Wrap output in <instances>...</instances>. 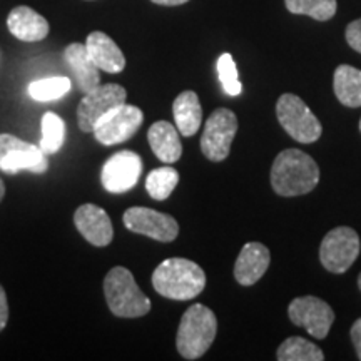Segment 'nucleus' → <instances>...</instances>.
<instances>
[{"label": "nucleus", "instance_id": "1", "mask_svg": "<svg viewBox=\"0 0 361 361\" xmlns=\"http://www.w3.org/2000/svg\"><path fill=\"white\" fill-rule=\"evenodd\" d=\"M319 168L316 161L300 149L279 152L271 168V186L284 197L308 194L318 186Z\"/></svg>", "mask_w": 361, "mask_h": 361}, {"label": "nucleus", "instance_id": "2", "mask_svg": "<svg viewBox=\"0 0 361 361\" xmlns=\"http://www.w3.org/2000/svg\"><path fill=\"white\" fill-rule=\"evenodd\" d=\"M152 286L161 296L188 301L200 296L206 286V274L200 264L186 258H169L152 273Z\"/></svg>", "mask_w": 361, "mask_h": 361}, {"label": "nucleus", "instance_id": "3", "mask_svg": "<svg viewBox=\"0 0 361 361\" xmlns=\"http://www.w3.org/2000/svg\"><path fill=\"white\" fill-rule=\"evenodd\" d=\"M218 333L216 314L204 305H192L186 310L179 323L176 346L186 360H197L213 345Z\"/></svg>", "mask_w": 361, "mask_h": 361}, {"label": "nucleus", "instance_id": "4", "mask_svg": "<svg viewBox=\"0 0 361 361\" xmlns=\"http://www.w3.org/2000/svg\"><path fill=\"white\" fill-rule=\"evenodd\" d=\"M104 295L111 313L117 318H141L151 311V300L137 286L133 273L116 266L104 279Z\"/></svg>", "mask_w": 361, "mask_h": 361}, {"label": "nucleus", "instance_id": "5", "mask_svg": "<svg viewBox=\"0 0 361 361\" xmlns=\"http://www.w3.org/2000/svg\"><path fill=\"white\" fill-rule=\"evenodd\" d=\"M276 117L288 135L301 144H313L322 137L323 128L305 101L295 94H283L276 102Z\"/></svg>", "mask_w": 361, "mask_h": 361}, {"label": "nucleus", "instance_id": "6", "mask_svg": "<svg viewBox=\"0 0 361 361\" xmlns=\"http://www.w3.org/2000/svg\"><path fill=\"white\" fill-rule=\"evenodd\" d=\"M360 250L358 233L348 226H340L324 236L319 246V261L329 273L341 274L353 266Z\"/></svg>", "mask_w": 361, "mask_h": 361}, {"label": "nucleus", "instance_id": "7", "mask_svg": "<svg viewBox=\"0 0 361 361\" xmlns=\"http://www.w3.org/2000/svg\"><path fill=\"white\" fill-rule=\"evenodd\" d=\"M128 92L119 84L97 85L84 96L78 107V124L84 133H94L97 124L109 112L126 104Z\"/></svg>", "mask_w": 361, "mask_h": 361}, {"label": "nucleus", "instance_id": "8", "mask_svg": "<svg viewBox=\"0 0 361 361\" xmlns=\"http://www.w3.org/2000/svg\"><path fill=\"white\" fill-rule=\"evenodd\" d=\"M238 130L236 114L231 109L219 107L206 121L201 135V151L207 159L221 162L229 156Z\"/></svg>", "mask_w": 361, "mask_h": 361}, {"label": "nucleus", "instance_id": "9", "mask_svg": "<svg viewBox=\"0 0 361 361\" xmlns=\"http://www.w3.org/2000/svg\"><path fill=\"white\" fill-rule=\"evenodd\" d=\"M288 316L295 326L305 328L316 340L326 338L335 323V311L326 301L316 296L295 298L288 306Z\"/></svg>", "mask_w": 361, "mask_h": 361}, {"label": "nucleus", "instance_id": "10", "mask_svg": "<svg viewBox=\"0 0 361 361\" xmlns=\"http://www.w3.org/2000/svg\"><path fill=\"white\" fill-rule=\"evenodd\" d=\"M0 169L7 174H16L19 171L45 173L47 157L39 146L22 141L12 134H0Z\"/></svg>", "mask_w": 361, "mask_h": 361}, {"label": "nucleus", "instance_id": "11", "mask_svg": "<svg viewBox=\"0 0 361 361\" xmlns=\"http://www.w3.org/2000/svg\"><path fill=\"white\" fill-rule=\"evenodd\" d=\"M124 226L129 231L142 234L161 243H171L178 238L179 224L173 216L149 209V207H129L123 216Z\"/></svg>", "mask_w": 361, "mask_h": 361}, {"label": "nucleus", "instance_id": "12", "mask_svg": "<svg viewBox=\"0 0 361 361\" xmlns=\"http://www.w3.org/2000/svg\"><path fill=\"white\" fill-rule=\"evenodd\" d=\"M142 123L144 114L139 107L123 104L104 117L94 129V135L104 146H114V144L129 141Z\"/></svg>", "mask_w": 361, "mask_h": 361}, {"label": "nucleus", "instance_id": "13", "mask_svg": "<svg viewBox=\"0 0 361 361\" xmlns=\"http://www.w3.org/2000/svg\"><path fill=\"white\" fill-rule=\"evenodd\" d=\"M142 174V159L134 151H119L106 161L101 180L106 191L112 194L128 192L137 184Z\"/></svg>", "mask_w": 361, "mask_h": 361}, {"label": "nucleus", "instance_id": "14", "mask_svg": "<svg viewBox=\"0 0 361 361\" xmlns=\"http://www.w3.org/2000/svg\"><path fill=\"white\" fill-rule=\"evenodd\" d=\"M74 224L85 241L97 247L111 245L114 238V228L109 214L96 204L79 206L74 213Z\"/></svg>", "mask_w": 361, "mask_h": 361}, {"label": "nucleus", "instance_id": "15", "mask_svg": "<svg viewBox=\"0 0 361 361\" xmlns=\"http://www.w3.org/2000/svg\"><path fill=\"white\" fill-rule=\"evenodd\" d=\"M271 263L269 250L261 243H247L234 264V278L241 286H252L264 276Z\"/></svg>", "mask_w": 361, "mask_h": 361}, {"label": "nucleus", "instance_id": "16", "mask_svg": "<svg viewBox=\"0 0 361 361\" xmlns=\"http://www.w3.org/2000/svg\"><path fill=\"white\" fill-rule=\"evenodd\" d=\"M64 61L72 74H74V79L79 85L80 92L87 94L90 90L96 89L97 85H101V74H99L101 69L90 59L85 44L74 42L67 45Z\"/></svg>", "mask_w": 361, "mask_h": 361}, {"label": "nucleus", "instance_id": "17", "mask_svg": "<svg viewBox=\"0 0 361 361\" xmlns=\"http://www.w3.org/2000/svg\"><path fill=\"white\" fill-rule=\"evenodd\" d=\"M85 47H87V52L94 64L101 71L107 72V74H119V72L124 71V54L119 49V45L107 34L99 32V30L89 34L87 40H85Z\"/></svg>", "mask_w": 361, "mask_h": 361}, {"label": "nucleus", "instance_id": "18", "mask_svg": "<svg viewBox=\"0 0 361 361\" xmlns=\"http://www.w3.org/2000/svg\"><path fill=\"white\" fill-rule=\"evenodd\" d=\"M7 27L12 35L24 42H39L49 34V22L27 6H19L8 13Z\"/></svg>", "mask_w": 361, "mask_h": 361}, {"label": "nucleus", "instance_id": "19", "mask_svg": "<svg viewBox=\"0 0 361 361\" xmlns=\"http://www.w3.org/2000/svg\"><path fill=\"white\" fill-rule=\"evenodd\" d=\"M147 141L156 157L166 164H174L183 154L179 130L168 121H157L149 128Z\"/></svg>", "mask_w": 361, "mask_h": 361}, {"label": "nucleus", "instance_id": "20", "mask_svg": "<svg viewBox=\"0 0 361 361\" xmlns=\"http://www.w3.org/2000/svg\"><path fill=\"white\" fill-rule=\"evenodd\" d=\"M173 116L176 128L186 137H191L200 130L202 123V107L200 97L194 90H184L176 97L173 104Z\"/></svg>", "mask_w": 361, "mask_h": 361}, {"label": "nucleus", "instance_id": "21", "mask_svg": "<svg viewBox=\"0 0 361 361\" xmlns=\"http://www.w3.org/2000/svg\"><path fill=\"white\" fill-rule=\"evenodd\" d=\"M333 89L343 106L361 107V71L353 66L341 64L333 75Z\"/></svg>", "mask_w": 361, "mask_h": 361}, {"label": "nucleus", "instance_id": "22", "mask_svg": "<svg viewBox=\"0 0 361 361\" xmlns=\"http://www.w3.org/2000/svg\"><path fill=\"white\" fill-rule=\"evenodd\" d=\"M279 361H323V351L301 336H290L284 340L276 351Z\"/></svg>", "mask_w": 361, "mask_h": 361}, {"label": "nucleus", "instance_id": "23", "mask_svg": "<svg viewBox=\"0 0 361 361\" xmlns=\"http://www.w3.org/2000/svg\"><path fill=\"white\" fill-rule=\"evenodd\" d=\"M179 183V173L171 166H162L147 174L146 191L156 201H164L173 194Z\"/></svg>", "mask_w": 361, "mask_h": 361}, {"label": "nucleus", "instance_id": "24", "mask_svg": "<svg viewBox=\"0 0 361 361\" xmlns=\"http://www.w3.org/2000/svg\"><path fill=\"white\" fill-rule=\"evenodd\" d=\"M66 141V123L56 112H45L42 117V137L39 147L45 156L56 154Z\"/></svg>", "mask_w": 361, "mask_h": 361}, {"label": "nucleus", "instance_id": "25", "mask_svg": "<svg viewBox=\"0 0 361 361\" xmlns=\"http://www.w3.org/2000/svg\"><path fill=\"white\" fill-rule=\"evenodd\" d=\"M284 6L295 16H308L311 19L326 22L336 13V0H284Z\"/></svg>", "mask_w": 361, "mask_h": 361}, {"label": "nucleus", "instance_id": "26", "mask_svg": "<svg viewBox=\"0 0 361 361\" xmlns=\"http://www.w3.org/2000/svg\"><path fill=\"white\" fill-rule=\"evenodd\" d=\"M71 85V79L67 78L40 79L29 85V96L39 102L57 101L69 92Z\"/></svg>", "mask_w": 361, "mask_h": 361}, {"label": "nucleus", "instance_id": "27", "mask_svg": "<svg viewBox=\"0 0 361 361\" xmlns=\"http://www.w3.org/2000/svg\"><path fill=\"white\" fill-rule=\"evenodd\" d=\"M216 69H218V78L221 80L224 92L231 97L239 96V94L243 92V84L238 78V67L231 54H223V56L218 59Z\"/></svg>", "mask_w": 361, "mask_h": 361}, {"label": "nucleus", "instance_id": "28", "mask_svg": "<svg viewBox=\"0 0 361 361\" xmlns=\"http://www.w3.org/2000/svg\"><path fill=\"white\" fill-rule=\"evenodd\" d=\"M346 42L353 51L361 54V19H356L348 24L346 27V32H345Z\"/></svg>", "mask_w": 361, "mask_h": 361}, {"label": "nucleus", "instance_id": "29", "mask_svg": "<svg viewBox=\"0 0 361 361\" xmlns=\"http://www.w3.org/2000/svg\"><path fill=\"white\" fill-rule=\"evenodd\" d=\"M8 322V303H7V295L6 290L0 286V331L7 326Z\"/></svg>", "mask_w": 361, "mask_h": 361}, {"label": "nucleus", "instance_id": "30", "mask_svg": "<svg viewBox=\"0 0 361 361\" xmlns=\"http://www.w3.org/2000/svg\"><path fill=\"white\" fill-rule=\"evenodd\" d=\"M351 341H353L356 355L361 360V318L356 319L353 326H351Z\"/></svg>", "mask_w": 361, "mask_h": 361}, {"label": "nucleus", "instance_id": "31", "mask_svg": "<svg viewBox=\"0 0 361 361\" xmlns=\"http://www.w3.org/2000/svg\"><path fill=\"white\" fill-rule=\"evenodd\" d=\"M151 2L157 4V6H166V7H174V6H183V4L189 2V0H151Z\"/></svg>", "mask_w": 361, "mask_h": 361}, {"label": "nucleus", "instance_id": "32", "mask_svg": "<svg viewBox=\"0 0 361 361\" xmlns=\"http://www.w3.org/2000/svg\"><path fill=\"white\" fill-rule=\"evenodd\" d=\"M4 196H6V184H4V180L0 179V202H2Z\"/></svg>", "mask_w": 361, "mask_h": 361}, {"label": "nucleus", "instance_id": "33", "mask_svg": "<svg viewBox=\"0 0 361 361\" xmlns=\"http://www.w3.org/2000/svg\"><path fill=\"white\" fill-rule=\"evenodd\" d=\"M358 288L361 290V273H360V276H358Z\"/></svg>", "mask_w": 361, "mask_h": 361}, {"label": "nucleus", "instance_id": "34", "mask_svg": "<svg viewBox=\"0 0 361 361\" xmlns=\"http://www.w3.org/2000/svg\"><path fill=\"white\" fill-rule=\"evenodd\" d=\"M360 130H361V119H360Z\"/></svg>", "mask_w": 361, "mask_h": 361}]
</instances>
